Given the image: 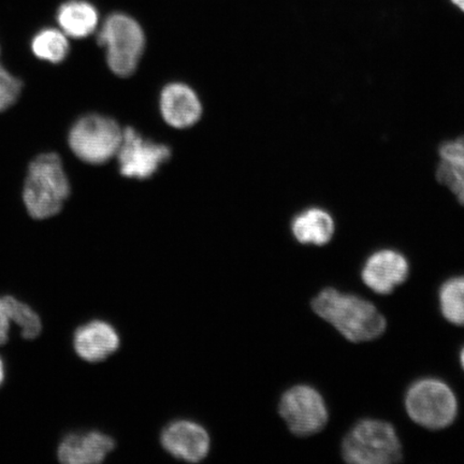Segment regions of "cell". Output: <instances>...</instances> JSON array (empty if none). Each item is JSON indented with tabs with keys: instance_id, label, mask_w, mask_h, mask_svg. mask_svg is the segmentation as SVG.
<instances>
[{
	"instance_id": "e0dca14e",
	"label": "cell",
	"mask_w": 464,
	"mask_h": 464,
	"mask_svg": "<svg viewBox=\"0 0 464 464\" xmlns=\"http://www.w3.org/2000/svg\"><path fill=\"white\" fill-rule=\"evenodd\" d=\"M32 51L39 60L60 63L66 60L71 45L65 34L55 28H44L34 34Z\"/></svg>"
},
{
	"instance_id": "5bb4252c",
	"label": "cell",
	"mask_w": 464,
	"mask_h": 464,
	"mask_svg": "<svg viewBox=\"0 0 464 464\" xmlns=\"http://www.w3.org/2000/svg\"><path fill=\"white\" fill-rule=\"evenodd\" d=\"M75 353L89 362H100L107 359L120 346L115 329L106 322L92 321L77 329L73 336Z\"/></svg>"
},
{
	"instance_id": "3957f363",
	"label": "cell",
	"mask_w": 464,
	"mask_h": 464,
	"mask_svg": "<svg viewBox=\"0 0 464 464\" xmlns=\"http://www.w3.org/2000/svg\"><path fill=\"white\" fill-rule=\"evenodd\" d=\"M342 456L353 464H392L403 459V450L392 423L367 419L346 433Z\"/></svg>"
},
{
	"instance_id": "ffe728a7",
	"label": "cell",
	"mask_w": 464,
	"mask_h": 464,
	"mask_svg": "<svg viewBox=\"0 0 464 464\" xmlns=\"http://www.w3.org/2000/svg\"><path fill=\"white\" fill-rule=\"evenodd\" d=\"M22 87L21 80L0 65V112L16 102L21 95Z\"/></svg>"
},
{
	"instance_id": "8fae6325",
	"label": "cell",
	"mask_w": 464,
	"mask_h": 464,
	"mask_svg": "<svg viewBox=\"0 0 464 464\" xmlns=\"http://www.w3.org/2000/svg\"><path fill=\"white\" fill-rule=\"evenodd\" d=\"M289 229L295 242L304 246L324 247L334 239L333 213L321 206H307L290 218Z\"/></svg>"
},
{
	"instance_id": "2e32d148",
	"label": "cell",
	"mask_w": 464,
	"mask_h": 464,
	"mask_svg": "<svg viewBox=\"0 0 464 464\" xmlns=\"http://www.w3.org/2000/svg\"><path fill=\"white\" fill-rule=\"evenodd\" d=\"M56 20L67 37L82 39L96 31L100 14L94 5L85 0H68L57 10Z\"/></svg>"
},
{
	"instance_id": "7402d4cb",
	"label": "cell",
	"mask_w": 464,
	"mask_h": 464,
	"mask_svg": "<svg viewBox=\"0 0 464 464\" xmlns=\"http://www.w3.org/2000/svg\"><path fill=\"white\" fill-rule=\"evenodd\" d=\"M450 4L456 10L464 14V0H450Z\"/></svg>"
},
{
	"instance_id": "4fadbf2b",
	"label": "cell",
	"mask_w": 464,
	"mask_h": 464,
	"mask_svg": "<svg viewBox=\"0 0 464 464\" xmlns=\"http://www.w3.org/2000/svg\"><path fill=\"white\" fill-rule=\"evenodd\" d=\"M114 446V440L102 432L72 433L62 440L57 456L66 464L101 463Z\"/></svg>"
},
{
	"instance_id": "5b68a950",
	"label": "cell",
	"mask_w": 464,
	"mask_h": 464,
	"mask_svg": "<svg viewBox=\"0 0 464 464\" xmlns=\"http://www.w3.org/2000/svg\"><path fill=\"white\" fill-rule=\"evenodd\" d=\"M107 50V63L119 77L136 72L145 48V34L139 23L124 14H113L104 20L97 36Z\"/></svg>"
},
{
	"instance_id": "30bf717a",
	"label": "cell",
	"mask_w": 464,
	"mask_h": 464,
	"mask_svg": "<svg viewBox=\"0 0 464 464\" xmlns=\"http://www.w3.org/2000/svg\"><path fill=\"white\" fill-rule=\"evenodd\" d=\"M161 444L178 459L199 462L205 459L210 450V437L198 423L179 420L170 423L162 431Z\"/></svg>"
},
{
	"instance_id": "603a6c76",
	"label": "cell",
	"mask_w": 464,
	"mask_h": 464,
	"mask_svg": "<svg viewBox=\"0 0 464 464\" xmlns=\"http://www.w3.org/2000/svg\"><path fill=\"white\" fill-rule=\"evenodd\" d=\"M5 376V363L2 357H0V386L3 385Z\"/></svg>"
},
{
	"instance_id": "6da1fadb",
	"label": "cell",
	"mask_w": 464,
	"mask_h": 464,
	"mask_svg": "<svg viewBox=\"0 0 464 464\" xmlns=\"http://www.w3.org/2000/svg\"><path fill=\"white\" fill-rule=\"evenodd\" d=\"M311 305L319 317L353 343L379 339L387 327L384 315L370 301L333 287L321 290Z\"/></svg>"
},
{
	"instance_id": "7a4b0ae2",
	"label": "cell",
	"mask_w": 464,
	"mask_h": 464,
	"mask_svg": "<svg viewBox=\"0 0 464 464\" xmlns=\"http://www.w3.org/2000/svg\"><path fill=\"white\" fill-rule=\"evenodd\" d=\"M71 194V184L60 156L39 155L29 165L23 200L29 216L45 219L56 216Z\"/></svg>"
},
{
	"instance_id": "44dd1931",
	"label": "cell",
	"mask_w": 464,
	"mask_h": 464,
	"mask_svg": "<svg viewBox=\"0 0 464 464\" xmlns=\"http://www.w3.org/2000/svg\"><path fill=\"white\" fill-rule=\"evenodd\" d=\"M11 321L5 297H0V346L7 343L9 340Z\"/></svg>"
},
{
	"instance_id": "d6986e66",
	"label": "cell",
	"mask_w": 464,
	"mask_h": 464,
	"mask_svg": "<svg viewBox=\"0 0 464 464\" xmlns=\"http://www.w3.org/2000/svg\"><path fill=\"white\" fill-rule=\"evenodd\" d=\"M5 301L11 321L20 327L23 338L27 340L37 338L43 330L42 319L37 313L31 306L21 303L11 295H5Z\"/></svg>"
},
{
	"instance_id": "ba28073f",
	"label": "cell",
	"mask_w": 464,
	"mask_h": 464,
	"mask_svg": "<svg viewBox=\"0 0 464 464\" xmlns=\"http://www.w3.org/2000/svg\"><path fill=\"white\" fill-rule=\"evenodd\" d=\"M116 156L124 177L144 179L152 177L170 159L171 150L166 145L145 140L132 129H126Z\"/></svg>"
},
{
	"instance_id": "8992f818",
	"label": "cell",
	"mask_w": 464,
	"mask_h": 464,
	"mask_svg": "<svg viewBox=\"0 0 464 464\" xmlns=\"http://www.w3.org/2000/svg\"><path fill=\"white\" fill-rule=\"evenodd\" d=\"M123 130L107 116L91 114L75 121L69 145L75 156L92 165H102L118 153Z\"/></svg>"
},
{
	"instance_id": "ac0fdd59",
	"label": "cell",
	"mask_w": 464,
	"mask_h": 464,
	"mask_svg": "<svg viewBox=\"0 0 464 464\" xmlns=\"http://www.w3.org/2000/svg\"><path fill=\"white\" fill-rule=\"evenodd\" d=\"M440 310L446 321L464 327V276L450 278L439 293Z\"/></svg>"
},
{
	"instance_id": "9c48e42d",
	"label": "cell",
	"mask_w": 464,
	"mask_h": 464,
	"mask_svg": "<svg viewBox=\"0 0 464 464\" xmlns=\"http://www.w3.org/2000/svg\"><path fill=\"white\" fill-rule=\"evenodd\" d=\"M410 275V264L398 248L385 246L375 249L365 259L362 278L364 285L375 294L390 295L402 285Z\"/></svg>"
},
{
	"instance_id": "277c9868",
	"label": "cell",
	"mask_w": 464,
	"mask_h": 464,
	"mask_svg": "<svg viewBox=\"0 0 464 464\" xmlns=\"http://www.w3.org/2000/svg\"><path fill=\"white\" fill-rule=\"evenodd\" d=\"M410 419L429 430H442L455 421L458 400L445 382L433 377L416 381L405 396Z\"/></svg>"
},
{
	"instance_id": "7c38bea8",
	"label": "cell",
	"mask_w": 464,
	"mask_h": 464,
	"mask_svg": "<svg viewBox=\"0 0 464 464\" xmlns=\"http://www.w3.org/2000/svg\"><path fill=\"white\" fill-rule=\"evenodd\" d=\"M162 118L174 129L183 130L200 120L201 102L189 86L181 83L167 85L160 95Z\"/></svg>"
},
{
	"instance_id": "9a60e30c",
	"label": "cell",
	"mask_w": 464,
	"mask_h": 464,
	"mask_svg": "<svg viewBox=\"0 0 464 464\" xmlns=\"http://www.w3.org/2000/svg\"><path fill=\"white\" fill-rule=\"evenodd\" d=\"M435 179L464 207V135L440 144Z\"/></svg>"
},
{
	"instance_id": "52a82bcc",
	"label": "cell",
	"mask_w": 464,
	"mask_h": 464,
	"mask_svg": "<svg viewBox=\"0 0 464 464\" xmlns=\"http://www.w3.org/2000/svg\"><path fill=\"white\" fill-rule=\"evenodd\" d=\"M278 411L290 432L305 438L317 434L327 426V404L317 390L309 385H297L283 394Z\"/></svg>"
},
{
	"instance_id": "cb8c5ba5",
	"label": "cell",
	"mask_w": 464,
	"mask_h": 464,
	"mask_svg": "<svg viewBox=\"0 0 464 464\" xmlns=\"http://www.w3.org/2000/svg\"><path fill=\"white\" fill-rule=\"evenodd\" d=\"M459 359H460L461 367L464 371V346L462 347V350L460 351Z\"/></svg>"
}]
</instances>
